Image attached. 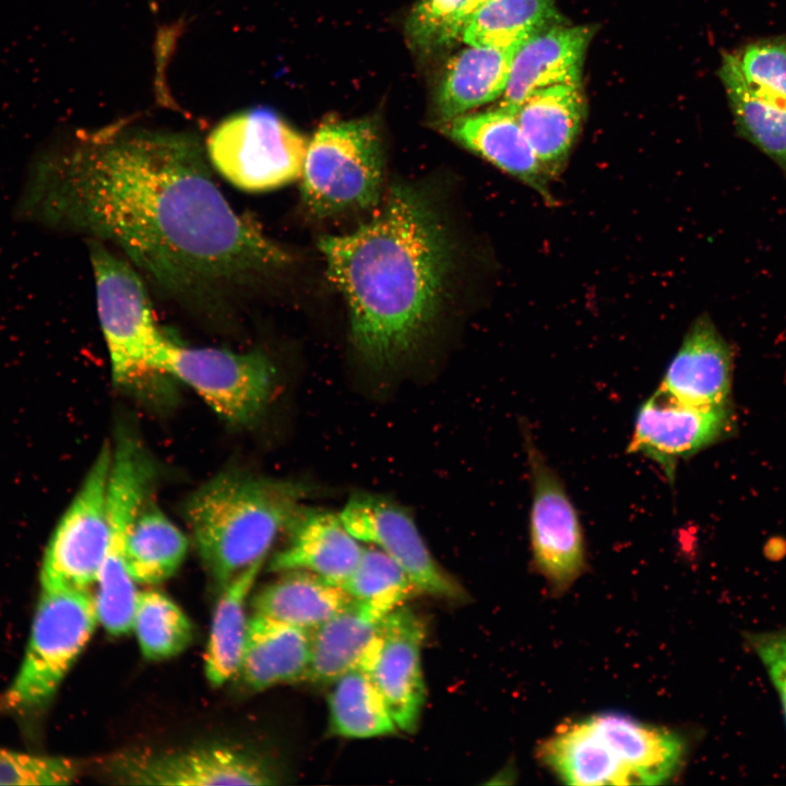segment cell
Wrapping results in <instances>:
<instances>
[{
	"label": "cell",
	"mask_w": 786,
	"mask_h": 786,
	"mask_svg": "<svg viewBox=\"0 0 786 786\" xmlns=\"http://www.w3.org/2000/svg\"><path fill=\"white\" fill-rule=\"evenodd\" d=\"M17 213L110 241L158 286L186 297L247 284L289 260L234 211L202 147L180 133L110 128L41 153Z\"/></svg>",
	"instance_id": "cell-1"
},
{
	"label": "cell",
	"mask_w": 786,
	"mask_h": 786,
	"mask_svg": "<svg viewBox=\"0 0 786 786\" xmlns=\"http://www.w3.org/2000/svg\"><path fill=\"white\" fill-rule=\"evenodd\" d=\"M319 248L347 303L358 355L383 369L416 349L437 318L452 266L450 239L428 196L393 186L367 222L323 236Z\"/></svg>",
	"instance_id": "cell-2"
},
{
	"label": "cell",
	"mask_w": 786,
	"mask_h": 786,
	"mask_svg": "<svg viewBox=\"0 0 786 786\" xmlns=\"http://www.w3.org/2000/svg\"><path fill=\"white\" fill-rule=\"evenodd\" d=\"M308 495L305 484L229 471L201 485L184 504L194 546L221 585L261 564Z\"/></svg>",
	"instance_id": "cell-3"
},
{
	"label": "cell",
	"mask_w": 786,
	"mask_h": 786,
	"mask_svg": "<svg viewBox=\"0 0 786 786\" xmlns=\"http://www.w3.org/2000/svg\"><path fill=\"white\" fill-rule=\"evenodd\" d=\"M682 738L618 712L560 727L538 749L544 765L569 785H655L684 760Z\"/></svg>",
	"instance_id": "cell-4"
},
{
	"label": "cell",
	"mask_w": 786,
	"mask_h": 786,
	"mask_svg": "<svg viewBox=\"0 0 786 786\" xmlns=\"http://www.w3.org/2000/svg\"><path fill=\"white\" fill-rule=\"evenodd\" d=\"M301 196L315 215L377 206L382 192L383 150L368 119L329 121L308 142Z\"/></svg>",
	"instance_id": "cell-5"
},
{
	"label": "cell",
	"mask_w": 786,
	"mask_h": 786,
	"mask_svg": "<svg viewBox=\"0 0 786 786\" xmlns=\"http://www.w3.org/2000/svg\"><path fill=\"white\" fill-rule=\"evenodd\" d=\"M97 623L88 588H41L22 665L0 707L24 713L45 707Z\"/></svg>",
	"instance_id": "cell-6"
},
{
	"label": "cell",
	"mask_w": 786,
	"mask_h": 786,
	"mask_svg": "<svg viewBox=\"0 0 786 786\" xmlns=\"http://www.w3.org/2000/svg\"><path fill=\"white\" fill-rule=\"evenodd\" d=\"M88 252L114 382L126 385L151 372L163 373L170 338L155 321L141 277L99 240H88Z\"/></svg>",
	"instance_id": "cell-7"
},
{
	"label": "cell",
	"mask_w": 786,
	"mask_h": 786,
	"mask_svg": "<svg viewBox=\"0 0 786 786\" xmlns=\"http://www.w3.org/2000/svg\"><path fill=\"white\" fill-rule=\"evenodd\" d=\"M307 147L302 134L264 107L227 118L207 140L211 164L248 192L274 190L299 179Z\"/></svg>",
	"instance_id": "cell-8"
},
{
	"label": "cell",
	"mask_w": 786,
	"mask_h": 786,
	"mask_svg": "<svg viewBox=\"0 0 786 786\" xmlns=\"http://www.w3.org/2000/svg\"><path fill=\"white\" fill-rule=\"evenodd\" d=\"M235 426L258 420L271 401L276 371L260 352L189 347L170 340L163 366Z\"/></svg>",
	"instance_id": "cell-9"
},
{
	"label": "cell",
	"mask_w": 786,
	"mask_h": 786,
	"mask_svg": "<svg viewBox=\"0 0 786 786\" xmlns=\"http://www.w3.org/2000/svg\"><path fill=\"white\" fill-rule=\"evenodd\" d=\"M111 455L106 442L55 526L43 557L41 588H90L95 584L109 543Z\"/></svg>",
	"instance_id": "cell-10"
},
{
	"label": "cell",
	"mask_w": 786,
	"mask_h": 786,
	"mask_svg": "<svg viewBox=\"0 0 786 786\" xmlns=\"http://www.w3.org/2000/svg\"><path fill=\"white\" fill-rule=\"evenodd\" d=\"M350 534L392 558L419 593L451 602H464L463 586L436 560L409 510L371 492L352 495L338 513Z\"/></svg>",
	"instance_id": "cell-11"
},
{
	"label": "cell",
	"mask_w": 786,
	"mask_h": 786,
	"mask_svg": "<svg viewBox=\"0 0 786 786\" xmlns=\"http://www.w3.org/2000/svg\"><path fill=\"white\" fill-rule=\"evenodd\" d=\"M525 450L533 489L529 514L533 564L550 587L561 593L585 570L581 521L563 483L529 434H525Z\"/></svg>",
	"instance_id": "cell-12"
},
{
	"label": "cell",
	"mask_w": 786,
	"mask_h": 786,
	"mask_svg": "<svg viewBox=\"0 0 786 786\" xmlns=\"http://www.w3.org/2000/svg\"><path fill=\"white\" fill-rule=\"evenodd\" d=\"M728 405H694L658 388L639 408L629 453L653 460L674 484L677 463L726 437L734 428Z\"/></svg>",
	"instance_id": "cell-13"
},
{
	"label": "cell",
	"mask_w": 786,
	"mask_h": 786,
	"mask_svg": "<svg viewBox=\"0 0 786 786\" xmlns=\"http://www.w3.org/2000/svg\"><path fill=\"white\" fill-rule=\"evenodd\" d=\"M114 777L131 785H271L275 775L255 755L223 746L123 757Z\"/></svg>",
	"instance_id": "cell-14"
},
{
	"label": "cell",
	"mask_w": 786,
	"mask_h": 786,
	"mask_svg": "<svg viewBox=\"0 0 786 786\" xmlns=\"http://www.w3.org/2000/svg\"><path fill=\"white\" fill-rule=\"evenodd\" d=\"M426 626L405 605L383 620L381 640L368 674L383 696L398 729L417 730L426 702L421 648Z\"/></svg>",
	"instance_id": "cell-15"
},
{
	"label": "cell",
	"mask_w": 786,
	"mask_h": 786,
	"mask_svg": "<svg viewBox=\"0 0 786 786\" xmlns=\"http://www.w3.org/2000/svg\"><path fill=\"white\" fill-rule=\"evenodd\" d=\"M593 36L587 26L552 25L516 49L500 106L512 114L534 92L564 83H581L585 51Z\"/></svg>",
	"instance_id": "cell-16"
},
{
	"label": "cell",
	"mask_w": 786,
	"mask_h": 786,
	"mask_svg": "<svg viewBox=\"0 0 786 786\" xmlns=\"http://www.w3.org/2000/svg\"><path fill=\"white\" fill-rule=\"evenodd\" d=\"M731 376V348L703 313L691 323L659 388L686 403L728 405Z\"/></svg>",
	"instance_id": "cell-17"
},
{
	"label": "cell",
	"mask_w": 786,
	"mask_h": 786,
	"mask_svg": "<svg viewBox=\"0 0 786 786\" xmlns=\"http://www.w3.org/2000/svg\"><path fill=\"white\" fill-rule=\"evenodd\" d=\"M288 531L287 544L270 562L273 572L303 570L343 585L364 551L340 514L327 510L303 507Z\"/></svg>",
	"instance_id": "cell-18"
},
{
	"label": "cell",
	"mask_w": 786,
	"mask_h": 786,
	"mask_svg": "<svg viewBox=\"0 0 786 786\" xmlns=\"http://www.w3.org/2000/svg\"><path fill=\"white\" fill-rule=\"evenodd\" d=\"M454 141L478 154L537 192L549 205L557 203L550 183L515 116L501 107L463 115L446 122Z\"/></svg>",
	"instance_id": "cell-19"
},
{
	"label": "cell",
	"mask_w": 786,
	"mask_h": 786,
	"mask_svg": "<svg viewBox=\"0 0 786 786\" xmlns=\"http://www.w3.org/2000/svg\"><path fill=\"white\" fill-rule=\"evenodd\" d=\"M546 174L556 180L565 169L585 117L581 83L534 92L513 112Z\"/></svg>",
	"instance_id": "cell-20"
},
{
	"label": "cell",
	"mask_w": 786,
	"mask_h": 786,
	"mask_svg": "<svg viewBox=\"0 0 786 786\" xmlns=\"http://www.w3.org/2000/svg\"><path fill=\"white\" fill-rule=\"evenodd\" d=\"M385 616L354 600L312 630L305 680L333 683L349 671H368L380 644Z\"/></svg>",
	"instance_id": "cell-21"
},
{
	"label": "cell",
	"mask_w": 786,
	"mask_h": 786,
	"mask_svg": "<svg viewBox=\"0 0 786 786\" xmlns=\"http://www.w3.org/2000/svg\"><path fill=\"white\" fill-rule=\"evenodd\" d=\"M310 653L311 631L253 612L237 674L252 690L305 680Z\"/></svg>",
	"instance_id": "cell-22"
},
{
	"label": "cell",
	"mask_w": 786,
	"mask_h": 786,
	"mask_svg": "<svg viewBox=\"0 0 786 786\" xmlns=\"http://www.w3.org/2000/svg\"><path fill=\"white\" fill-rule=\"evenodd\" d=\"M519 46H471L455 55L438 90L439 117L448 122L501 96Z\"/></svg>",
	"instance_id": "cell-23"
},
{
	"label": "cell",
	"mask_w": 786,
	"mask_h": 786,
	"mask_svg": "<svg viewBox=\"0 0 786 786\" xmlns=\"http://www.w3.org/2000/svg\"><path fill=\"white\" fill-rule=\"evenodd\" d=\"M283 573L251 597L254 614L312 631L354 602L342 585L314 573Z\"/></svg>",
	"instance_id": "cell-24"
},
{
	"label": "cell",
	"mask_w": 786,
	"mask_h": 786,
	"mask_svg": "<svg viewBox=\"0 0 786 786\" xmlns=\"http://www.w3.org/2000/svg\"><path fill=\"white\" fill-rule=\"evenodd\" d=\"M123 549L135 583L155 585L179 570L188 553L189 539L148 498L127 529Z\"/></svg>",
	"instance_id": "cell-25"
},
{
	"label": "cell",
	"mask_w": 786,
	"mask_h": 786,
	"mask_svg": "<svg viewBox=\"0 0 786 786\" xmlns=\"http://www.w3.org/2000/svg\"><path fill=\"white\" fill-rule=\"evenodd\" d=\"M262 565H253L223 585L215 605L204 653V672L221 687L238 672L247 636V604Z\"/></svg>",
	"instance_id": "cell-26"
},
{
	"label": "cell",
	"mask_w": 786,
	"mask_h": 786,
	"mask_svg": "<svg viewBox=\"0 0 786 786\" xmlns=\"http://www.w3.org/2000/svg\"><path fill=\"white\" fill-rule=\"evenodd\" d=\"M718 75L739 135L786 172V108L764 99L750 88L734 52L724 53Z\"/></svg>",
	"instance_id": "cell-27"
},
{
	"label": "cell",
	"mask_w": 786,
	"mask_h": 786,
	"mask_svg": "<svg viewBox=\"0 0 786 786\" xmlns=\"http://www.w3.org/2000/svg\"><path fill=\"white\" fill-rule=\"evenodd\" d=\"M560 23L552 0H488L465 20L462 39L469 46H519Z\"/></svg>",
	"instance_id": "cell-28"
},
{
	"label": "cell",
	"mask_w": 786,
	"mask_h": 786,
	"mask_svg": "<svg viewBox=\"0 0 786 786\" xmlns=\"http://www.w3.org/2000/svg\"><path fill=\"white\" fill-rule=\"evenodd\" d=\"M397 726L367 671H349L333 682L329 695V731L345 738L394 735Z\"/></svg>",
	"instance_id": "cell-29"
},
{
	"label": "cell",
	"mask_w": 786,
	"mask_h": 786,
	"mask_svg": "<svg viewBox=\"0 0 786 786\" xmlns=\"http://www.w3.org/2000/svg\"><path fill=\"white\" fill-rule=\"evenodd\" d=\"M127 526L109 523V543L96 579L94 603L98 622L111 635L132 631V621L139 591L124 558Z\"/></svg>",
	"instance_id": "cell-30"
},
{
	"label": "cell",
	"mask_w": 786,
	"mask_h": 786,
	"mask_svg": "<svg viewBox=\"0 0 786 786\" xmlns=\"http://www.w3.org/2000/svg\"><path fill=\"white\" fill-rule=\"evenodd\" d=\"M142 655L164 660L182 653L193 638L186 612L167 595L155 590L139 592L132 621Z\"/></svg>",
	"instance_id": "cell-31"
},
{
	"label": "cell",
	"mask_w": 786,
	"mask_h": 786,
	"mask_svg": "<svg viewBox=\"0 0 786 786\" xmlns=\"http://www.w3.org/2000/svg\"><path fill=\"white\" fill-rule=\"evenodd\" d=\"M355 602L388 615L419 593L406 572L377 547H364L352 575L342 585Z\"/></svg>",
	"instance_id": "cell-32"
},
{
	"label": "cell",
	"mask_w": 786,
	"mask_h": 786,
	"mask_svg": "<svg viewBox=\"0 0 786 786\" xmlns=\"http://www.w3.org/2000/svg\"><path fill=\"white\" fill-rule=\"evenodd\" d=\"M734 53L750 88L764 99L786 108V38L760 39Z\"/></svg>",
	"instance_id": "cell-33"
},
{
	"label": "cell",
	"mask_w": 786,
	"mask_h": 786,
	"mask_svg": "<svg viewBox=\"0 0 786 786\" xmlns=\"http://www.w3.org/2000/svg\"><path fill=\"white\" fill-rule=\"evenodd\" d=\"M468 0H419L406 23L410 45L430 49L446 45L462 33V12Z\"/></svg>",
	"instance_id": "cell-34"
},
{
	"label": "cell",
	"mask_w": 786,
	"mask_h": 786,
	"mask_svg": "<svg viewBox=\"0 0 786 786\" xmlns=\"http://www.w3.org/2000/svg\"><path fill=\"white\" fill-rule=\"evenodd\" d=\"M76 775L68 759L0 748V785H67Z\"/></svg>",
	"instance_id": "cell-35"
},
{
	"label": "cell",
	"mask_w": 786,
	"mask_h": 786,
	"mask_svg": "<svg viewBox=\"0 0 786 786\" xmlns=\"http://www.w3.org/2000/svg\"><path fill=\"white\" fill-rule=\"evenodd\" d=\"M750 641L777 690L786 719V632L752 634Z\"/></svg>",
	"instance_id": "cell-36"
},
{
	"label": "cell",
	"mask_w": 786,
	"mask_h": 786,
	"mask_svg": "<svg viewBox=\"0 0 786 786\" xmlns=\"http://www.w3.org/2000/svg\"><path fill=\"white\" fill-rule=\"evenodd\" d=\"M486 1L488 0H468L462 12V25L464 24L467 16Z\"/></svg>",
	"instance_id": "cell-37"
}]
</instances>
